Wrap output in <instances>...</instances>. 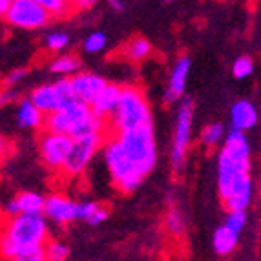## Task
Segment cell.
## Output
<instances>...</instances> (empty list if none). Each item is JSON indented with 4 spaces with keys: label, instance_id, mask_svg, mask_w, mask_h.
Instances as JSON below:
<instances>
[{
    "label": "cell",
    "instance_id": "6da1fadb",
    "mask_svg": "<svg viewBox=\"0 0 261 261\" xmlns=\"http://www.w3.org/2000/svg\"><path fill=\"white\" fill-rule=\"evenodd\" d=\"M247 132L230 130L218 155V194L226 210H247L254 194Z\"/></svg>",
    "mask_w": 261,
    "mask_h": 261
},
{
    "label": "cell",
    "instance_id": "7a4b0ae2",
    "mask_svg": "<svg viewBox=\"0 0 261 261\" xmlns=\"http://www.w3.org/2000/svg\"><path fill=\"white\" fill-rule=\"evenodd\" d=\"M49 240L48 219L44 214L8 216L0 226V257L15 261L46 259L44 245Z\"/></svg>",
    "mask_w": 261,
    "mask_h": 261
},
{
    "label": "cell",
    "instance_id": "3957f363",
    "mask_svg": "<svg viewBox=\"0 0 261 261\" xmlns=\"http://www.w3.org/2000/svg\"><path fill=\"white\" fill-rule=\"evenodd\" d=\"M44 128L70 137H83L92 134H110L108 121L92 112V106L83 100H71L57 112L46 115Z\"/></svg>",
    "mask_w": 261,
    "mask_h": 261
},
{
    "label": "cell",
    "instance_id": "277c9868",
    "mask_svg": "<svg viewBox=\"0 0 261 261\" xmlns=\"http://www.w3.org/2000/svg\"><path fill=\"white\" fill-rule=\"evenodd\" d=\"M146 124H153V119L144 90L135 84L122 86L117 108L108 117V132L115 135Z\"/></svg>",
    "mask_w": 261,
    "mask_h": 261
},
{
    "label": "cell",
    "instance_id": "5b68a950",
    "mask_svg": "<svg viewBox=\"0 0 261 261\" xmlns=\"http://www.w3.org/2000/svg\"><path fill=\"white\" fill-rule=\"evenodd\" d=\"M102 150H105V163L110 172V177H112L113 187L117 188L121 194H132V192L137 190L143 183L144 175L126 155L117 137L108 134Z\"/></svg>",
    "mask_w": 261,
    "mask_h": 261
},
{
    "label": "cell",
    "instance_id": "8992f818",
    "mask_svg": "<svg viewBox=\"0 0 261 261\" xmlns=\"http://www.w3.org/2000/svg\"><path fill=\"white\" fill-rule=\"evenodd\" d=\"M121 146L124 148L126 155L132 159L137 170L146 177L152 172L157 163V146L155 135H153V124L134 128V130L115 134Z\"/></svg>",
    "mask_w": 261,
    "mask_h": 261
},
{
    "label": "cell",
    "instance_id": "52a82bcc",
    "mask_svg": "<svg viewBox=\"0 0 261 261\" xmlns=\"http://www.w3.org/2000/svg\"><path fill=\"white\" fill-rule=\"evenodd\" d=\"M106 137H108V134H92L83 135V137H73L70 153L66 157L61 174L68 179L81 177L86 172L88 165L95 157V153L105 146Z\"/></svg>",
    "mask_w": 261,
    "mask_h": 261
},
{
    "label": "cell",
    "instance_id": "ba28073f",
    "mask_svg": "<svg viewBox=\"0 0 261 261\" xmlns=\"http://www.w3.org/2000/svg\"><path fill=\"white\" fill-rule=\"evenodd\" d=\"M53 18L55 17L49 13V9L35 0H11L8 13L4 15V22L8 26L24 31L42 30Z\"/></svg>",
    "mask_w": 261,
    "mask_h": 261
},
{
    "label": "cell",
    "instance_id": "9c48e42d",
    "mask_svg": "<svg viewBox=\"0 0 261 261\" xmlns=\"http://www.w3.org/2000/svg\"><path fill=\"white\" fill-rule=\"evenodd\" d=\"M192 126H194V102L190 99H183L177 110L172 139V168L174 172H181L187 163V153L192 143Z\"/></svg>",
    "mask_w": 261,
    "mask_h": 261
},
{
    "label": "cell",
    "instance_id": "30bf717a",
    "mask_svg": "<svg viewBox=\"0 0 261 261\" xmlns=\"http://www.w3.org/2000/svg\"><path fill=\"white\" fill-rule=\"evenodd\" d=\"M30 99L33 100V105L44 115H49L62 106L70 105L71 100H75L70 77H59L55 83H44L40 86L33 88V92L30 93Z\"/></svg>",
    "mask_w": 261,
    "mask_h": 261
},
{
    "label": "cell",
    "instance_id": "8fae6325",
    "mask_svg": "<svg viewBox=\"0 0 261 261\" xmlns=\"http://www.w3.org/2000/svg\"><path fill=\"white\" fill-rule=\"evenodd\" d=\"M71 143H73V137L70 135L42 128V132L39 134V153L42 165L53 174H61L66 157L70 153Z\"/></svg>",
    "mask_w": 261,
    "mask_h": 261
},
{
    "label": "cell",
    "instance_id": "7c38bea8",
    "mask_svg": "<svg viewBox=\"0 0 261 261\" xmlns=\"http://www.w3.org/2000/svg\"><path fill=\"white\" fill-rule=\"evenodd\" d=\"M42 214L46 219L59 226H68L77 221V203L61 192H53L44 201Z\"/></svg>",
    "mask_w": 261,
    "mask_h": 261
},
{
    "label": "cell",
    "instance_id": "4fadbf2b",
    "mask_svg": "<svg viewBox=\"0 0 261 261\" xmlns=\"http://www.w3.org/2000/svg\"><path fill=\"white\" fill-rule=\"evenodd\" d=\"M105 77H100L99 73H93V71H77L75 75L70 77V84H71V92L73 97L77 100H83V102H92L93 97L106 86Z\"/></svg>",
    "mask_w": 261,
    "mask_h": 261
},
{
    "label": "cell",
    "instance_id": "5bb4252c",
    "mask_svg": "<svg viewBox=\"0 0 261 261\" xmlns=\"http://www.w3.org/2000/svg\"><path fill=\"white\" fill-rule=\"evenodd\" d=\"M190 68H192L190 57L183 55L175 61L174 68H172L170 77H168V86H166V92H165V102L174 105V102H177V100L185 95V88H187Z\"/></svg>",
    "mask_w": 261,
    "mask_h": 261
},
{
    "label": "cell",
    "instance_id": "9a60e30c",
    "mask_svg": "<svg viewBox=\"0 0 261 261\" xmlns=\"http://www.w3.org/2000/svg\"><path fill=\"white\" fill-rule=\"evenodd\" d=\"M121 90H122V86H119V84L106 83V86L102 88V90L93 97L92 102H90L92 112L95 113V115H99V117L108 121V117L115 112V108H117L119 97H121Z\"/></svg>",
    "mask_w": 261,
    "mask_h": 261
},
{
    "label": "cell",
    "instance_id": "2e32d148",
    "mask_svg": "<svg viewBox=\"0 0 261 261\" xmlns=\"http://www.w3.org/2000/svg\"><path fill=\"white\" fill-rule=\"evenodd\" d=\"M257 124V110L250 100H238L230 108V130L248 132Z\"/></svg>",
    "mask_w": 261,
    "mask_h": 261
},
{
    "label": "cell",
    "instance_id": "e0dca14e",
    "mask_svg": "<svg viewBox=\"0 0 261 261\" xmlns=\"http://www.w3.org/2000/svg\"><path fill=\"white\" fill-rule=\"evenodd\" d=\"M17 122L20 128H26V130H42L44 121H46V115L33 105V100L30 97H24V99H18L17 102Z\"/></svg>",
    "mask_w": 261,
    "mask_h": 261
},
{
    "label": "cell",
    "instance_id": "ac0fdd59",
    "mask_svg": "<svg viewBox=\"0 0 261 261\" xmlns=\"http://www.w3.org/2000/svg\"><path fill=\"white\" fill-rule=\"evenodd\" d=\"M240 236H241L240 232L232 230L230 226L223 223V225L218 226V228H216V232H214V238H212L214 252L218 254V256H223V257L230 256L236 248H238Z\"/></svg>",
    "mask_w": 261,
    "mask_h": 261
},
{
    "label": "cell",
    "instance_id": "d6986e66",
    "mask_svg": "<svg viewBox=\"0 0 261 261\" xmlns=\"http://www.w3.org/2000/svg\"><path fill=\"white\" fill-rule=\"evenodd\" d=\"M110 216V210L102 203L97 201H79L77 203V219L79 221H86L88 225H100L105 223Z\"/></svg>",
    "mask_w": 261,
    "mask_h": 261
},
{
    "label": "cell",
    "instance_id": "ffe728a7",
    "mask_svg": "<svg viewBox=\"0 0 261 261\" xmlns=\"http://www.w3.org/2000/svg\"><path fill=\"white\" fill-rule=\"evenodd\" d=\"M83 68L81 57L75 53H57L49 62V71L57 77H71Z\"/></svg>",
    "mask_w": 261,
    "mask_h": 261
},
{
    "label": "cell",
    "instance_id": "44dd1931",
    "mask_svg": "<svg viewBox=\"0 0 261 261\" xmlns=\"http://www.w3.org/2000/svg\"><path fill=\"white\" fill-rule=\"evenodd\" d=\"M153 51V46L143 37H135V39L128 40L121 48V55L130 62H143L146 61Z\"/></svg>",
    "mask_w": 261,
    "mask_h": 261
},
{
    "label": "cell",
    "instance_id": "7402d4cb",
    "mask_svg": "<svg viewBox=\"0 0 261 261\" xmlns=\"http://www.w3.org/2000/svg\"><path fill=\"white\" fill-rule=\"evenodd\" d=\"M15 201H17V206L20 212L42 214L46 197L39 192H20L18 196H15Z\"/></svg>",
    "mask_w": 261,
    "mask_h": 261
},
{
    "label": "cell",
    "instance_id": "603a6c76",
    "mask_svg": "<svg viewBox=\"0 0 261 261\" xmlns=\"http://www.w3.org/2000/svg\"><path fill=\"white\" fill-rule=\"evenodd\" d=\"M225 137H226V130L221 122H210V124H206V126L201 130L199 141L206 148H216V146L223 144Z\"/></svg>",
    "mask_w": 261,
    "mask_h": 261
},
{
    "label": "cell",
    "instance_id": "cb8c5ba5",
    "mask_svg": "<svg viewBox=\"0 0 261 261\" xmlns=\"http://www.w3.org/2000/svg\"><path fill=\"white\" fill-rule=\"evenodd\" d=\"M165 228L172 238H181L187 232V223H185L183 214L177 208H170L165 216Z\"/></svg>",
    "mask_w": 261,
    "mask_h": 261
},
{
    "label": "cell",
    "instance_id": "d4e9b609",
    "mask_svg": "<svg viewBox=\"0 0 261 261\" xmlns=\"http://www.w3.org/2000/svg\"><path fill=\"white\" fill-rule=\"evenodd\" d=\"M44 254L48 261H64L70 257V247L61 240H51L49 238L44 245Z\"/></svg>",
    "mask_w": 261,
    "mask_h": 261
},
{
    "label": "cell",
    "instance_id": "484cf974",
    "mask_svg": "<svg viewBox=\"0 0 261 261\" xmlns=\"http://www.w3.org/2000/svg\"><path fill=\"white\" fill-rule=\"evenodd\" d=\"M44 46H46V49H48L49 53H61L64 51L68 46H70V37H68V33H64V31H51V33H48L46 35V39H44Z\"/></svg>",
    "mask_w": 261,
    "mask_h": 261
},
{
    "label": "cell",
    "instance_id": "4316f807",
    "mask_svg": "<svg viewBox=\"0 0 261 261\" xmlns=\"http://www.w3.org/2000/svg\"><path fill=\"white\" fill-rule=\"evenodd\" d=\"M106 46H108V37L102 31H93L83 42V49L86 53H100L105 51Z\"/></svg>",
    "mask_w": 261,
    "mask_h": 261
},
{
    "label": "cell",
    "instance_id": "83f0119b",
    "mask_svg": "<svg viewBox=\"0 0 261 261\" xmlns=\"http://www.w3.org/2000/svg\"><path fill=\"white\" fill-rule=\"evenodd\" d=\"M39 4H42L46 9H49V13L55 18H62V17H70L75 9L71 4H68L66 0H35Z\"/></svg>",
    "mask_w": 261,
    "mask_h": 261
},
{
    "label": "cell",
    "instance_id": "f1b7e54d",
    "mask_svg": "<svg viewBox=\"0 0 261 261\" xmlns=\"http://www.w3.org/2000/svg\"><path fill=\"white\" fill-rule=\"evenodd\" d=\"M252 73H254V61L252 59H250L248 55L238 57V59L234 61V64H232V75H234L236 79L243 81V79L250 77Z\"/></svg>",
    "mask_w": 261,
    "mask_h": 261
},
{
    "label": "cell",
    "instance_id": "f546056e",
    "mask_svg": "<svg viewBox=\"0 0 261 261\" xmlns=\"http://www.w3.org/2000/svg\"><path fill=\"white\" fill-rule=\"evenodd\" d=\"M225 225H228L232 230L243 232L245 225H247V210H228L225 219Z\"/></svg>",
    "mask_w": 261,
    "mask_h": 261
},
{
    "label": "cell",
    "instance_id": "4dcf8cb0",
    "mask_svg": "<svg viewBox=\"0 0 261 261\" xmlns=\"http://www.w3.org/2000/svg\"><path fill=\"white\" fill-rule=\"evenodd\" d=\"M26 77H28L26 68H15L13 71H9V73L6 75L4 81H2V84H4V86H17V84L22 83Z\"/></svg>",
    "mask_w": 261,
    "mask_h": 261
},
{
    "label": "cell",
    "instance_id": "1f68e13d",
    "mask_svg": "<svg viewBox=\"0 0 261 261\" xmlns=\"http://www.w3.org/2000/svg\"><path fill=\"white\" fill-rule=\"evenodd\" d=\"M18 102V92L15 86H4L0 90V106H8Z\"/></svg>",
    "mask_w": 261,
    "mask_h": 261
},
{
    "label": "cell",
    "instance_id": "d6a6232c",
    "mask_svg": "<svg viewBox=\"0 0 261 261\" xmlns=\"http://www.w3.org/2000/svg\"><path fill=\"white\" fill-rule=\"evenodd\" d=\"M11 153V143H9L8 139H6L4 135L0 134V163L4 161L6 157Z\"/></svg>",
    "mask_w": 261,
    "mask_h": 261
},
{
    "label": "cell",
    "instance_id": "836d02e7",
    "mask_svg": "<svg viewBox=\"0 0 261 261\" xmlns=\"http://www.w3.org/2000/svg\"><path fill=\"white\" fill-rule=\"evenodd\" d=\"M99 0H73V9L75 11H83V9H90L97 4Z\"/></svg>",
    "mask_w": 261,
    "mask_h": 261
},
{
    "label": "cell",
    "instance_id": "e575fe53",
    "mask_svg": "<svg viewBox=\"0 0 261 261\" xmlns=\"http://www.w3.org/2000/svg\"><path fill=\"white\" fill-rule=\"evenodd\" d=\"M9 6H11V0H0V18H4V15L8 13Z\"/></svg>",
    "mask_w": 261,
    "mask_h": 261
},
{
    "label": "cell",
    "instance_id": "d590c367",
    "mask_svg": "<svg viewBox=\"0 0 261 261\" xmlns=\"http://www.w3.org/2000/svg\"><path fill=\"white\" fill-rule=\"evenodd\" d=\"M110 6H112V9H115V11H122V9H124V2H122V0H110Z\"/></svg>",
    "mask_w": 261,
    "mask_h": 261
},
{
    "label": "cell",
    "instance_id": "8d00e7d4",
    "mask_svg": "<svg viewBox=\"0 0 261 261\" xmlns=\"http://www.w3.org/2000/svg\"><path fill=\"white\" fill-rule=\"evenodd\" d=\"M66 2H68V4H71V6H73V0H66Z\"/></svg>",
    "mask_w": 261,
    "mask_h": 261
},
{
    "label": "cell",
    "instance_id": "74e56055",
    "mask_svg": "<svg viewBox=\"0 0 261 261\" xmlns=\"http://www.w3.org/2000/svg\"><path fill=\"white\" fill-rule=\"evenodd\" d=\"M0 226H2V214H0Z\"/></svg>",
    "mask_w": 261,
    "mask_h": 261
},
{
    "label": "cell",
    "instance_id": "f35d334b",
    "mask_svg": "<svg viewBox=\"0 0 261 261\" xmlns=\"http://www.w3.org/2000/svg\"><path fill=\"white\" fill-rule=\"evenodd\" d=\"M165 2H172V0H165Z\"/></svg>",
    "mask_w": 261,
    "mask_h": 261
}]
</instances>
